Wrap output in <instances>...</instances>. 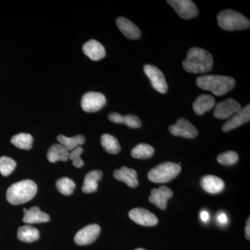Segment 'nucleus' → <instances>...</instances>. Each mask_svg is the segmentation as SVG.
I'll list each match as a JSON object with an SVG mask.
<instances>
[{
	"instance_id": "20e7f679",
	"label": "nucleus",
	"mask_w": 250,
	"mask_h": 250,
	"mask_svg": "<svg viewBox=\"0 0 250 250\" xmlns=\"http://www.w3.org/2000/svg\"><path fill=\"white\" fill-rule=\"evenodd\" d=\"M217 20L219 27L225 31L243 30L250 26L248 18L231 9L224 10L219 13Z\"/></svg>"
},
{
	"instance_id": "cd10ccee",
	"label": "nucleus",
	"mask_w": 250,
	"mask_h": 250,
	"mask_svg": "<svg viewBox=\"0 0 250 250\" xmlns=\"http://www.w3.org/2000/svg\"><path fill=\"white\" fill-rule=\"evenodd\" d=\"M33 141L34 139L32 136L25 133L15 135L11 140V143L16 147L21 149H26V150L30 149L32 147Z\"/></svg>"
},
{
	"instance_id": "72a5a7b5",
	"label": "nucleus",
	"mask_w": 250,
	"mask_h": 250,
	"mask_svg": "<svg viewBox=\"0 0 250 250\" xmlns=\"http://www.w3.org/2000/svg\"><path fill=\"white\" fill-rule=\"evenodd\" d=\"M218 220L220 223L225 224L228 222V217L225 213H221V214L218 215Z\"/></svg>"
},
{
	"instance_id": "f8f14e48",
	"label": "nucleus",
	"mask_w": 250,
	"mask_h": 250,
	"mask_svg": "<svg viewBox=\"0 0 250 250\" xmlns=\"http://www.w3.org/2000/svg\"><path fill=\"white\" fill-rule=\"evenodd\" d=\"M129 217L134 223L142 226H155L159 223V220L155 215L143 208H133L129 211Z\"/></svg>"
},
{
	"instance_id": "f257e3e1",
	"label": "nucleus",
	"mask_w": 250,
	"mask_h": 250,
	"mask_svg": "<svg viewBox=\"0 0 250 250\" xmlns=\"http://www.w3.org/2000/svg\"><path fill=\"white\" fill-rule=\"evenodd\" d=\"M213 59L211 54L205 49L191 47L183 62L184 70L190 73L202 74L210 71Z\"/></svg>"
},
{
	"instance_id": "9b49d317",
	"label": "nucleus",
	"mask_w": 250,
	"mask_h": 250,
	"mask_svg": "<svg viewBox=\"0 0 250 250\" xmlns=\"http://www.w3.org/2000/svg\"><path fill=\"white\" fill-rule=\"evenodd\" d=\"M101 231V228L96 224L89 225L82 229L76 233L75 242L79 246H87L96 241Z\"/></svg>"
},
{
	"instance_id": "ddd939ff",
	"label": "nucleus",
	"mask_w": 250,
	"mask_h": 250,
	"mask_svg": "<svg viewBox=\"0 0 250 250\" xmlns=\"http://www.w3.org/2000/svg\"><path fill=\"white\" fill-rule=\"evenodd\" d=\"M173 195V192L169 188L161 187L159 188H154L151 190V195L149 201L159 207L161 210H165L167 207V202Z\"/></svg>"
},
{
	"instance_id": "b1692460",
	"label": "nucleus",
	"mask_w": 250,
	"mask_h": 250,
	"mask_svg": "<svg viewBox=\"0 0 250 250\" xmlns=\"http://www.w3.org/2000/svg\"><path fill=\"white\" fill-rule=\"evenodd\" d=\"M47 159L49 162L66 161L69 159V152L60 144H54L49 147L47 152Z\"/></svg>"
},
{
	"instance_id": "2f4dec72",
	"label": "nucleus",
	"mask_w": 250,
	"mask_h": 250,
	"mask_svg": "<svg viewBox=\"0 0 250 250\" xmlns=\"http://www.w3.org/2000/svg\"><path fill=\"white\" fill-rule=\"evenodd\" d=\"M83 152V148L79 146L69 152V159L72 161V164L76 167H82L83 166V161L81 159V155Z\"/></svg>"
},
{
	"instance_id": "dca6fc26",
	"label": "nucleus",
	"mask_w": 250,
	"mask_h": 250,
	"mask_svg": "<svg viewBox=\"0 0 250 250\" xmlns=\"http://www.w3.org/2000/svg\"><path fill=\"white\" fill-rule=\"evenodd\" d=\"M83 53L93 61H100L104 58L106 50L100 42L90 40L85 42L82 47Z\"/></svg>"
},
{
	"instance_id": "2eb2a0df",
	"label": "nucleus",
	"mask_w": 250,
	"mask_h": 250,
	"mask_svg": "<svg viewBox=\"0 0 250 250\" xmlns=\"http://www.w3.org/2000/svg\"><path fill=\"white\" fill-rule=\"evenodd\" d=\"M116 24L118 29L127 39L131 40H137L141 36L139 28L130 21L129 20L123 17L117 18Z\"/></svg>"
},
{
	"instance_id": "423d86ee",
	"label": "nucleus",
	"mask_w": 250,
	"mask_h": 250,
	"mask_svg": "<svg viewBox=\"0 0 250 250\" xmlns=\"http://www.w3.org/2000/svg\"><path fill=\"white\" fill-rule=\"evenodd\" d=\"M106 104V97L103 93L88 92L82 97L81 106L87 113H95L102 109Z\"/></svg>"
},
{
	"instance_id": "1a4fd4ad",
	"label": "nucleus",
	"mask_w": 250,
	"mask_h": 250,
	"mask_svg": "<svg viewBox=\"0 0 250 250\" xmlns=\"http://www.w3.org/2000/svg\"><path fill=\"white\" fill-rule=\"evenodd\" d=\"M169 131L174 136L185 139H194L198 135V131L194 125L184 118H179L175 124L171 125Z\"/></svg>"
},
{
	"instance_id": "bb28decb",
	"label": "nucleus",
	"mask_w": 250,
	"mask_h": 250,
	"mask_svg": "<svg viewBox=\"0 0 250 250\" xmlns=\"http://www.w3.org/2000/svg\"><path fill=\"white\" fill-rule=\"evenodd\" d=\"M154 153V149L149 145L140 143L133 148L131 155L138 159H146L152 157Z\"/></svg>"
},
{
	"instance_id": "0eeeda50",
	"label": "nucleus",
	"mask_w": 250,
	"mask_h": 250,
	"mask_svg": "<svg viewBox=\"0 0 250 250\" xmlns=\"http://www.w3.org/2000/svg\"><path fill=\"white\" fill-rule=\"evenodd\" d=\"M167 2L173 8L179 17L183 19H191L198 14L196 5L190 0H167Z\"/></svg>"
},
{
	"instance_id": "6e6552de",
	"label": "nucleus",
	"mask_w": 250,
	"mask_h": 250,
	"mask_svg": "<svg viewBox=\"0 0 250 250\" xmlns=\"http://www.w3.org/2000/svg\"><path fill=\"white\" fill-rule=\"evenodd\" d=\"M144 72L150 80L153 88L161 93H166L167 90V83L163 72L154 65H147L144 66Z\"/></svg>"
},
{
	"instance_id": "f3484780",
	"label": "nucleus",
	"mask_w": 250,
	"mask_h": 250,
	"mask_svg": "<svg viewBox=\"0 0 250 250\" xmlns=\"http://www.w3.org/2000/svg\"><path fill=\"white\" fill-rule=\"evenodd\" d=\"M202 188L210 194H218L225 188V182L220 177L214 175H206L201 179Z\"/></svg>"
},
{
	"instance_id": "39448f33",
	"label": "nucleus",
	"mask_w": 250,
	"mask_h": 250,
	"mask_svg": "<svg viewBox=\"0 0 250 250\" xmlns=\"http://www.w3.org/2000/svg\"><path fill=\"white\" fill-rule=\"evenodd\" d=\"M182 167L179 164L165 162L152 168L148 173V179L154 183H167L177 177Z\"/></svg>"
},
{
	"instance_id": "412c9836",
	"label": "nucleus",
	"mask_w": 250,
	"mask_h": 250,
	"mask_svg": "<svg viewBox=\"0 0 250 250\" xmlns=\"http://www.w3.org/2000/svg\"><path fill=\"white\" fill-rule=\"evenodd\" d=\"M102 171L96 170L88 172L85 175L82 191L85 193H92L96 192L98 188V182L103 177Z\"/></svg>"
},
{
	"instance_id": "7ed1b4c3",
	"label": "nucleus",
	"mask_w": 250,
	"mask_h": 250,
	"mask_svg": "<svg viewBox=\"0 0 250 250\" xmlns=\"http://www.w3.org/2000/svg\"><path fill=\"white\" fill-rule=\"evenodd\" d=\"M37 190V185L32 180L21 181L8 188L6 199L11 205H22L34 198Z\"/></svg>"
},
{
	"instance_id": "a211bd4d",
	"label": "nucleus",
	"mask_w": 250,
	"mask_h": 250,
	"mask_svg": "<svg viewBox=\"0 0 250 250\" xmlns=\"http://www.w3.org/2000/svg\"><path fill=\"white\" fill-rule=\"evenodd\" d=\"M113 176L117 180L125 182L128 187L136 188L139 185L137 172L134 169L123 167L121 169L115 170Z\"/></svg>"
},
{
	"instance_id": "5701e85b",
	"label": "nucleus",
	"mask_w": 250,
	"mask_h": 250,
	"mask_svg": "<svg viewBox=\"0 0 250 250\" xmlns=\"http://www.w3.org/2000/svg\"><path fill=\"white\" fill-rule=\"evenodd\" d=\"M17 236L21 241L24 243H33L40 238V232L34 227L24 225L18 229Z\"/></svg>"
},
{
	"instance_id": "c756f323",
	"label": "nucleus",
	"mask_w": 250,
	"mask_h": 250,
	"mask_svg": "<svg viewBox=\"0 0 250 250\" xmlns=\"http://www.w3.org/2000/svg\"><path fill=\"white\" fill-rule=\"evenodd\" d=\"M16 167V162L8 156L0 157V173L4 177L9 176Z\"/></svg>"
},
{
	"instance_id": "6ab92c4d",
	"label": "nucleus",
	"mask_w": 250,
	"mask_h": 250,
	"mask_svg": "<svg viewBox=\"0 0 250 250\" xmlns=\"http://www.w3.org/2000/svg\"><path fill=\"white\" fill-rule=\"evenodd\" d=\"M215 100L209 95H200L192 104L194 112L198 116H202L205 112L210 111L214 107Z\"/></svg>"
},
{
	"instance_id": "f03ea898",
	"label": "nucleus",
	"mask_w": 250,
	"mask_h": 250,
	"mask_svg": "<svg viewBox=\"0 0 250 250\" xmlns=\"http://www.w3.org/2000/svg\"><path fill=\"white\" fill-rule=\"evenodd\" d=\"M196 84L202 90H208L216 96H221L232 90L236 82L231 77L203 75L197 77Z\"/></svg>"
},
{
	"instance_id": "4be33fe9",
	"label": "nucleus",
	"mask_w": 250,
	"mask_h": 250,
	"mask_svg": "<svg viewBox=\"0 0 250 250\" xmlns=\"http://www.w3.org/2000/svg\"><path fill=\"white\" fill-rule=\"evenodd\" d=\"M50 220L49 215L41 211L39 207H32L24 213L23 222L27 224L47 223Z\"/></svg>"
},
{
	"instance_id": "9d476101",
	"label": "nucleus",
	"mask_w": 250,
	"mask_h": 250,
	"mask_svg": "<svg viewBox=\"0 0 250 250\" xmlns=\"http://www.w3.org/2000/svg\"><path fill=\"white\" fill-rule=\"evenodd\" d=\"M241 108V104L238 102L233 99L229 98L216 105L213 116L218 119H228Z\"/></svg>"
},
{
	"instance_id": "a878e982",
	"label": "nucleus",
	"mask_w": 250,
	"mask_h": 250,
	"mask_svg": "<svg viewBox=\"0 0 250 250\" xmlns=\"http://www.w3.org/2000/svg\"><path fill=\"white\" fill-rule=\"evenodd\" d=\"M101 145L104 149L109 154H116L121 152V147L119 141L111 135H103L101 136Z\"/></svg>"
},
{
	"instance_id": "7c9ffc66",
	"label": "nucleus",
	"mask_w": 250,
	"mask_h": 250,
	"mask_svg": "<svg viewBox=\"0 0 250 250\" xmlns=\"http://www.w3.org/2000/svg\"><path fill=\"white\" fill-rule=\"evenodd\" d=\"M217 161L222 165L232 166L238 162V155L236 152L229 151L219 154L217 157Z\"/></svg>"
},
{
	"instance_id": "aec40b11",
	"label": "nucleus",
	"mask_w": 250,
	"mask_h": 250,
	"mask_svg": "<svg viewBox=\"0 0 250 250\" xmlns=\"http://www.w3.org/2000/svg\"><path fill=\"white\" fill-rule=\"evenodd\" d=\"M108 118L112 123L125 124L131 128H139L142 125V123L139 117L134 116V115L129 114L126 116H122L120 113L113 112V113L108 114Z\"/></svg>"
},
{
	"instance_id": "c85d7f7f",
	"label": "nucleus",
	"mask_w": 250,
	"mask_h": 250,
	"mask_svg": "<svg viewBox=\"0 0 250 250\" xmlns=\"http://www.w3.org/2000/svg\"><path fill=\"white\" fill-rule=\"evenodd\" d=\"M57 190L64 195H70L76 187L75 182L68 177H62L57 182Z\"/></svg>"
},
{
	"instance_id": "f704fd0d",
	"label": "nucleus",
	"mask_w": 250,
	"mask_h": 250,
	"mask_svg": "<svg viewBox=\"0 0 250 250\" xmlns=\"http://www.w3.org/2000/svg\"><path fill=\"white\" fill-rule=\"evenodd\" d=\"M200 218H201L202 221H208V219H209V213L206 210H202L201 214H200Z\"/></svg>"
},
{
	"instance_id": "473e14b6",
	"label": "nucleus",
	"mask_w": 250,
	"mask_h": 250,
	"mask_svg": "<svg viewBox=\"0 0 250 250\" xmlns=\"http://www.w3.org/2000/svg\"><path fill=\"white\" fill-rule=\"evenodd\" d=\"M246 237L247 239L249 241L250 239V218L247 220L246 227Z\"/></svg>"
},
{
	"instance_id": "c9c22d12",
	"label": "nucleus",
	"mask_w": 250,
	"mask_h": 250,
	"mask_svg": "<svg viewBox=\"0 0 250 250\" xmlns=\"http://www.w3.org/2000/svg\"><path fill=\"white\" fill-rule=\"evenodd\" d=\"M135 250H146L143 249V248H138V249H136Z\"/></svg>"
},
{
	"instance_id": "393cba45",
	"label": "nucleus",
	"mask_w": 250,
	"mask_h": 250,
	"mask_svg": "<svg viewBox=\"0 0 250 250\" xmlns=\"http://www.w3.org/2000/svg\"><path fill=\"white\" fill-rule=\"evenodd\" d=\"M57 141L59 144L63 146L68 152H71L75 148L82 146L85 142V137L82 135H77L73 137H67L63 135H59Z\"/></svg>"
},
{
	"instance_id": "4468645a",
	"label": "nucleus",
	"mask_w": 250,
	"mask_h": 250,
	"mask_svg": "<svg viewBox=\"0 0 250 250\" xmlns=\"http://www.w3.org/2000/svg\"><path fill=\"white\" fill-rule=\"evenodd\" d=\"M250 120V105L248 104L244 108H241L240 111L237 112L233 115L232 118L229 120L225 125H223L222 129L225 132L231 131L233 129L241 126L245 123H248Z\"/></svg>"
}]
</instances>
